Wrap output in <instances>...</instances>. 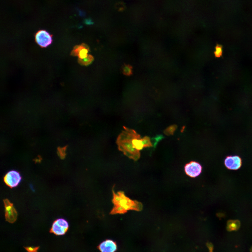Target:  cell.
Returning <instances> with one entry per match:
<instances>
[{"label": "cell", "mask_w": 252, "mask_h": 252, "mask_svg": "<svg viewBox=\"0 0 252 252\" xmlns=\"http://www.w3.org/2000/svg\"><path fill=\"white\" fill-rule=\"evenodd\" d=\"M214 54L216 57H220L221 56L222 54V48L221 46L218 45L216 47Z\"/></svg>", "instance_id": "obj_16"}, {"label": "cell", "mask_w": 252, "mask_h": 252, "mask_svg": "<svg viewBox=\"0 0 252 252\" xmlns=\"http://www.w3.org/2000/svg\"><path fill=\"white\" fill-rule=\"evenodd\" d=\"M27 252H38L39 247H24Z\"/></svg>", "instance_id": "obj_18"}, {"label": "cell", "mask_w": 252, "mask_h": 252, "mask_svg": "<svg viewBox=\"0 0 252 252\" xmlns=\"http://www.w3.org/2000/svg\"><path fill=\"white\" fill-rule=\"evenodd\" d=\"M89 50V47L85 44L76 46L74 47L71 53L72 56H77L78 59H83L86 58Z\"/></svg>", "instance_id": "obj_8"}, {"label": "cell", "mask_w": 252, "mask_h": 252, "mask_svg": "<svg viewBox=\"0 0 252 252\" xmlns=\"http://www.w3.org/2000/svg\"><path fill=\"white\" fill-rule=\"evenodd\" d=\"M177 126L176 125H173L168 127L164 131V133L167 136H170L173 135L176 130Z\"/></svg>", "instance_id": "obj_14"}, {"label": "cell", "mask_w": 252, "mask_h": 252, "mask_svg": "<svg viewBox=\"0 0 252 252\" xmlns=\"http://www.w3.org/2000/svg\"><path fill=\"white\" fill-rule=\"evenodd\" d=\"M140 135L135 130L123 126L122 131L117 139L116 143L119 151L130 159L137 161L140 158V151L133 147V140Z\"/></svg>", "instance_id": "obj_1"}, {"label": "cell", "mask_w": 252, "mask_h": 252, "mask_svg": "<svg viewBox=\"0 0 252 252\" xmlns=\"http://www.w3.org/2000/svg\"><path fill=\"white\" fill-rule=\"evenodd\" d=\"M85 23H86V24L90 25L92 24V22H91V20L89 19H86V20H85Z\"/></svg>", "instance_id": "obj_19"}, {"label": "cell", "mask_w": 252, "mask_h": 252, "mask_svg": "<svg viewBox=\"0 0 252 252\" xmlns=\"http://www.w3.org/2000/svg\"><path fill=\"white\" fill-rule=\"evenodd\" d=\"M224 164L229 169L237 170L242 166V160L239 156L237 155L228 156L225 159Z\"/></svg>", "instance_id": "obj_7"}, {"label": "cell", "mask_w": 252, "mask_h": 252, "mask_svg": "<svg viewBox=\"0 0 252 252\" xmlns=\"http://www.w3.org/2000/svg\"><path fill=\"white\" fill-rule=\"evenodd\" d=\"M126 213V212L122 207L120 206H115L110 212V214H124Z\"/></svg>", "instance_id": "obj_13"}, {"label": "cell", "mask_w": 252, "mask_h": 252, "mask_svg": "<svg viewBox=\"0 0 252 252\" xmlns=\"http://www.w3.org/2000/svg\"><path fill=\"white\" fill-rule=\"evenodd\" d=\"M69 224L66 220L59 218L54 221L50 232L57 236L65 235L69 228Z\"/></svg>", "instance_id": "obj_2"}, {"label": "cell", "mask_w": 252, "mask_h": 252, "mask_svg": "<svg viewBox=\"0 0 252 252\" xmlns=\"http://www.w3.org/2000/svg\"><path fill=\"white\" fill-rule=\"evenodd\" d=\"M5 210V217L6 221L14 223L16 221L17 217V213L13 204L7 199L3 200Z\"/></svg>", "instance_id": "obj_5"}, {"label": "cell", "mask_w": 252, "mask_h": 252, "mask_svg": "<svg viewBox=\"0 0 252 252\" xmlns=\"http://www.w3.org/2000/svg\"><path fill=\"white\" fill-rule=\"evenodd\" d=\"M141 141L143 143L144 148L149 147L152 146L150 138L147 136H145L143 138L141 139Z\"/></svg>", "instance_id": "obj_15"}, {"label": "cell", "mask_w": 252, "mask_h": 252, "mask_svg": "<svg viewBox=\"0 0 252 252\" xmlns=\"http://www.w3.org/2000/svg\"><path fill=\"white\" fill-rule=\"evenodd\" d=\"M240 226V222L238 220H229L227 223V229L230 231L237 230Z\"/></svg>", "instance_id": "obj_10"}, {"label": "cell", "mask_w": 252, "mask_h": 252, "mask_svg": "<svg viewBox=\"0 0 252 252\" xmlns=\"http://www.w3.org/2000/svg\"><path fill=\"white\" fill-rule=\"evenodd\" d=\"M94 57L91 55H88L86 58L83 59H78V62L82 66H87L91 64L94 60Z\"/></svg>", "instance_id": "obj_11"}, {"label": "cell", "mask_w": 252, "mask_h": 252, "mask_svg": "<svg viewBox=\"0 0 252 252\" xmlns=\"http://www.w3.org/2000/svg\"><path fill=\"white\" fill-rule=\"evenodd\" d=\"M22 178L20 173L15 170L10 171L5 175L4 181L11 188L16 187L21 181Z\"/></svg>", "instance_id": "obj_4"}, {"label": "cell", "mask_w": 252, "mask_h": 252, "mask_svg": "<svg viewBox=\"0 0 252 252\" xmlns=\"http://www.w3.org/2000/svg\"><path fill=\"white\" fill-rule=\"evenodd\" d=\"M132 67L129 64H125L122 68L123 74L126 76H130L132 74Z\"/></svg>", "instance_id": "obj_12"}, {"label": "cell", "mask_w": 252, "mask_h": 252, "mask_svg": "<svg viewBox=\"0 0 252 252\" xmlns=\"http://www.w3.org/2000/svg\"><path fill=\"white\" fill-rule=\"evenodd\" d=\"M184 169L187 176L191 178H195L201 173L202 167L198 162L193 161L186 164Z\"/></svg>", "instance_id": "obj_6"}, {"label": "cell", "mask_w": 252, "mask_h": 252, "mask_svg": "<svg viewBox=\"0 0 252 252\" xmlns=\"http://www.w3.org/2000/svg\"><path fill=\"white\" fill-rule=\"evenodd\" d=\"M99 249L101 252H115L117 250L116 243L110 239L103 241L99 245Z\"/></svg>", "instance_id": "obj_9"}, {"label": "cell", "mask_w": 252, "mask_h": 252, "mask_svg": "<svg viewBox=\"0 0 252 252\" xmlns=\"http://www.w3.org/2000/svg\"><path fill=\"white\" fill-rule=\"evenodd\" d=\"M115 8L118 11H123L125 8V5L123 2H118L115 4Z\"/></svg>", "instance_id": "obj_17"}, {"label": "cell", "mask_w": 252, "mask_h": 252, "mask_svg": "<svg viewBox=\"0 0 252 252\" xmlns=\"http://www.w3.org/2000/svg\"></svg>", "instance_id": "obj_20"}, {"label": "cell", "mask_w": 252, "mask_h": 252, "mask_svg": "<svg viewBox=\"0 0 252 252\" xmlns=\"http://www.w3.org/2000/svg\"><path fill=\"white\" fill-rule=\"evenodd\" d=\"M35 40L41 47L46 48L52 44V35L46 31L41 30L35 34Z\"/></svg>", "instance_id": "obj_3"}]
</instances>
